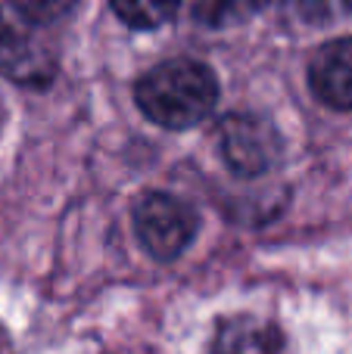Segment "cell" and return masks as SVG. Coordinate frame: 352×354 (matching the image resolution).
<instances>
[{
	"mask_svg": "<svg viewBox=\"0 0 352 354\" xmlns=\"http://www.w3.org/2000/svg\"><path fill=\"white\" fill-rule=\"evenodd\" d=\"M44 25L25 19L16 6L0 3V72L25 87H47L56 75V56Z\"/></svg>",
	"mask_w": 352,
	"mask_h": 354,
	"instance_id": "obj_2",
	"label": "cell"
},
{
	"mask_svg": "<svg viewBox=\"0 0 352 354\" xmlns=\"http://www.w3.org/2000/svg\"><path fill=\"white\" fill-rule=\"evenodd\" d=\"M181 0H112V10L128 28L153 31L175 16Z\"/></svg>",
	"mask_w": 352,
	"mask_h": 354,
	"instance_id": "obj_7",
	"label": "cell"
},
{
	"mask_svg": "<svg viewBox=\"0 0 352 354\" xmlns=\"http://www.w3.org/2000/svg\"><path fill=\"white\" fill-rule=\"evenodd\" d=\"M346 3H349V10H352V0H346Z\"/></svg>",
	"mask_w": 352,
	"mask_h": 354,
	"instance_id": "obj_10",
	"label": "cell"
},
{
	"mask_svg": "<svg viewBox=\"0 0 352 354\" xmlns=\"http://www.w3.org/2000/svg\"><path fill=\"white\" fill-rule=\"evenodd\" d=\"M278 351H281L278 326L253 317V314L228 317L215 330V339H212V354H278Z\"/></svg>",
	"mask_w": 352,
	"mask_h": 354,
	"instance_id": "obj_6",
	"label": "cell"
},
{
	"mask_svg": "<svg viewBox=\"0 0 352 354\" xmlns=\"http://www.w3.org/2000/svg\"><path fill=\"white\" fill-rule=\"evenodd\" d=\"M309 84L324 106L352 109V37H337L312 56Z\"/></svg>",
	"mask_w": 352,
	"mask_h": 354,
	"instance_id": "obj_5",
	"label": "cell"
},
{
	"mask_svg": "<svg viewBox=\"0 0 352 354\" xmlns=\"http://www.w3.org/2000/svg\"><path fill=\"white\" fill-rule=\"evenodd\" d=\"M134 233L156 261H172L197 236V212L172 193H147L134 205Z\"/></svg>",
	"mask_w": 352,
	"mask_h": 354,
	"instance_id": "obj_3",
	"label": "cell"
},
{
	"mask_svg": "<svg viewBox=\"0 0 352 354\" xmlns=\"http://www.w3.org/2000/svg\"><path fill=\"white\" fill-rule=\"evenodd\" d=\"M72 3L75 0H12V6H16L25 19H31V22H37V25L60 22L62 16H69Z\"/></svg>",
	"mask_w": 352,
	"mask_h": 354,
	"instance_id": "obj_9",
	"label": "cell"
},
{
	"mask_svg": "<svg viewBox=\"0 0 352 354\" xmlns=\"http://www.w3.org/2000/svg\"><path fill=\"white\" fill-rule=\"evenodd\" d=\"M218 147L222 156L237 174L256 177L274 165L278 159V134L259 115L249 112H231L218 124Z\"/></svg>",
	"mask_w": 352,
	"mask_h": 354,
	"instance_id": "obj_4",
	"label": "cell"
},
{
	"mask_svg": "<svg viewBox=\"0 0 352 354\" xmlns=\"http://www.w3.org/2000/svg\"><path fill=\"white\" fill-rule=\"evenodd\" d=\"M141 112L153 124L184 131L200 124L218 103V78L197 59H168L150 68L134 87Z\"/></svg>",
	"mask_w": 352,
	"mask_h": 354,
	"instance_id": "obj_1",
	"label": "cell"
},
{
	"mask_svg": "<svg viewBox=\"0 0 352 354\" xmlns=\"http://www.w3.org/2000/svg\"><path fill=\"white\" fill-rule=\"evenodd\" d=\"M262 3L265 0H197L193 19L206 28H231V25H240L249 16H256Z\"/></svg>",
	"mask_w": 352,
	"mask_h": 354,
	"instance_id": "obj_8",
	"label": "cell"
}]
</instances>
